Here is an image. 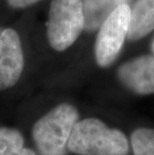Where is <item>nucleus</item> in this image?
<instances>
[{"label": "nucleus", "instance_id": "12", "mask_svg": "<svg viewBox=\"0 0 154 155\" xmlns=\"http://www.w3.org/2000/svg\"><path fill=\"white\" fill-rule=\"evenodd\" d=\"M151 48H152V52L154 54V38H153V41H152V45H151Z\"/></svg>", "mask_w": 154, "mask_h": 155}, {"label": "nucleus", "instance_id": "8", "mask_svg": "<svg viewBox=\"0 0 154 155\" xmlns=\"http://www.w3.org/2000/svg\"><path fill=\"white\" fill-rule=\"evenodd\" d=\"M131 0H82L84 14V29L94 31L109 15L121 5L129 4Z\"/></svg>", "mask_w": 154, "mask_h": 155}, {"label": "nucleus", "instance_id": "5", "mask_svg": "<svg viewBox=\"0 0 154 155\" xmlns=\"http://www.w3.org/2000/svg\"><path fill=\"white\" fill-rule=\"evenodd\" d=\"M24 68V54L18 33L12 28L0 29V90L17 83Z\"/></svg>", "mask_w": 154, "mask_h": 155}, {"label": "nucleus", "instance_id": "9", "mask_svg": "<svg viewBox=\"0 0 154 155\" xmlns=\"http://www.w3.org/2000/svg\"><path fill=\"white\" fill-rule=\"evenodd\" d=\"M0 155H36L24 146V138L17 129L0 128Z\"/></svg>", "mask_w": 154, "mask_h": 155}, {"label": "nucleus", "instance_id": "4", "mask_svg": "<svg viewBox=\"0 0 154 155\" xmlns=\"http://www.w3.org/2000/svg\"><path fill=\"white\" fill-rule=\"evenodd\" d=\"M130 6H119L98 29L94 45L95 60L100 67H108L116 60L129 29Z\"/></svg>", "mask_w": 154, "mask_h": 155}, {"label": "nucleus", "instance_id": "6", "mask_svg": "<svg viewBox=\"0 0 154 155\" xmlns=\"http://www.w3.org/2000/svg\"><path fill=\"white\" fill-rule=\"evenodd\" d=\"M117 74L121 83L135 94H154V55H142L125 62Z\"/></svg>", "mask_w": 154, "mask_h": 155}, {"label": "nucleus", "instance_id": "10", "mask_svg": "<svg viewBox=\"0 0 154 155\" xmlns=\"http://www.w3.org/2000/svg\"><path fill=\"white\" fill-rule=\"evenodd\" d=\"M134 155H154V130L138 128L131 135Z\"/></svg>", "mask_w": 154, "mask_h": 155}, {"label": "nucleus", "instance_id": "3", "mask_svg": "<svg viewBox=\"0 0 154 155\" xmlns=\"http://www.w3.org/2000/svg\"><path fill=\"white\" fill-rule=\"evenodd\" d=\"M84 29L82 0H52L48 13L47 38L54 50L64 51Z\"/></svg>", "mask_w": 154, "mask_h": 155}, {"label": "nucleus", "instance_id": "11", "mask_svg": "<svg viewBox=\"0 0 154 155\" xmlns=\"http://www.w3.org/2000/svg\"><path fill=\"white\" fill-rule=\"evenodd\" d=\"M39 1L40 0H7V3L12 8H26Z\"/></svg>", "mask_w": 154, "mask_h": 155}, {"label": "nucleus", "instance_id": "1", "mask_svg": "<svg viewBox=\"0 0 154 155\" xmlns=\"http://www.w3.org/2000/svg\"><path fill=\"white\" fill-rule=\"evenodd\" d=\"M67 147L71 152L79 155H127L129 151L125 134L109 128L97 118L77 121Z\"/></svg>", "mask_w": 154, "mask_h": 155}, {"label": "nucleus", "instance_id": "7", "mask_svg": "<svg viewBox=\"0 0 154 155\" xmlns=\"http://www.w3.org/2000/svg\"><path fill=\"white\" fill-rule=\"evenodd\" d=\"M154 29V0H137L130 7L129 29L127 38L139 40Z\"/></svg>", "mask_w": 154, "mask_h": 155}, {"label": "nucleus", "instance_id": "2", "mask_svg": "<svg viewBox=\"0 0 154 155\" xmlns=\"http://www.w3.org/2000/svg\"><path fill=\"white\" fill-rule=\"evenodd\" d=\"M78 117L73 105L62 103L36 122L32 135L39 154L66 155L68 140Z\"/></svg>", "mask_w": 154, "mask_h": 155}]
</instances>
